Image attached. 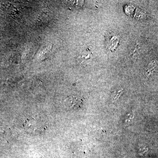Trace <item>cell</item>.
<instances>
[{
	"label": "cell",
	"instance_id": "277c9868",
	"mask_svg": "<svg viewBox=\"0 0 158 158\" xmlns=\"http://www.w3.org/2000/svg\"><path fill=\"white\" fill-rule=\"evenodd\" d=\"M65 4L67 6L73 7H80L84 4V1H65Z\"/></svg>",
	"mask_w": 158,
	"mask_h": 158
},
{
	"label": "cell",
	"instance_id": "5b68a950",
	"mask_svg": "<svg viewBox=\"0 0 158 158\" xmlns=\"http://www.w3.org/2000/svg\"><path fill=\"white\" fill-rule=\"evenodd\" d=\"M122 94V90H116L115 93L113 94V100H116L119 98V97L121 96Z\"/></svg>",
	"mask_w": 158,
	"mask_h": 158
},
{
	"label": "cell",
	"instance_id": "3957f363",
	"mask_svg": "<svg viewBox=\"0 0 158 158\" xmlns=\"http://www.w3.org/2000/svg\"><path fill=\"white\" fill-rule=\"evenodd\" d=\"M157 61L153 60L148 64L146 69V74L147 76H149L154 72L157 69Z\"/></svg>",
	"mask_w": 158,
	"mask_h": 158
},
{
	"label": "cell",
	"instance_id": "6da1fadb",
	"mask_svg": "<svg viewBox=\"0 0 158 158\" xmlns=\"http://www.w3.org/2000/svg\"><path fill=\"white\" fill-rule=\"evenodd\" d=\"M23 126L26 132L33 135L42 133L47 128L44 123L40 119L34 118L26 119L23 123Z\"/></svg>",
	"mask_w": 158,
	"mask_h": 158
},
{
	"label": "cell",
	"instance_id": "7a4b0ae2",
	"mask_svg": "<svg viewBox=\"0 0 158 158\" xmlns=\"http://www.w3.org/2000/svg\"><path fill=\"white\" fill-rule=\"evenodd\" d=\"M65 103L66 107L72 110L79 107L81 104V101L77 97L71 96L65 100Z\"/></svg>",
	"mask_w": 158,
	"mask_h": 158
}]
</instances>
